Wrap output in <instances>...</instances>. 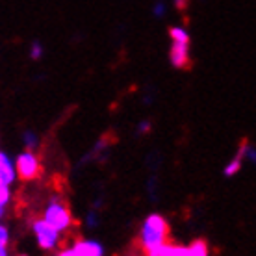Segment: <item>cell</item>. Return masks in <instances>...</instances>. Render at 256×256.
<instances>
[{
  "label": "cell",
  "instance_id": "6da1fadb",
  "mask_svg": "<svg viewBox=\"0 0 256 256\" xmlns=\"http://www.w3.org/2000/svg\"><path fill=\"white\" fill-rule=\"evenodd\" d=\"M169 242V223L162 214H148L147 218L141 221L140 226V244L147 250L156 245H162Z\"/></svg>",
  "mask_w": 256,
  "mask_h": 256
},
{
  "label": "cell",
  "instance_id": "7a4b0ae2",
  "mask_svg": "<svg viewBox=\"0 0 256 256\" xmlns=\"http://www.w3.org/2000/svg\"><path fill=\"white\" fill-rule=\"evenodd\" d=\"M169 39H171V48H169V62L174 69H184L190 65V45L192 38L184 26H171L169 28Z\"/></svg>",
  "mask_w": 256,
  "mask_h": 256
},
{
  "label": "cell",
  "instance_id": "3957f363",
  "mask_svg": "<svg viewBox=\"0 0 256 256\" xmlns=\"http://www.w3.org/2000/svg\"><path fill=\"white\" fill-rule=\"evenodd\" d=\"M41 218L45 219L50 226H54L60 234L69 232L70 228H72V223H74L70 208L67 206V202L62 200L60 197H50V200H48L45 204V208H43V216H41Z\"/></svg>",
  "mask_w": 256,
  "mask_h": 256
},
{
  "label": "cell",
  "instance_id": "277c9868",
  "mask_svg": "<svg viewBox=\"0 0 256 256\" xmlns=\"http://www.w3.org/2000/svg\"><path fill=\"white\" fill-rule=\"evenodd\" d=\"M30 230L34 234V240H36V244L41 250H45V252H52V250L60 249V245H62V236L64 234H60L54 226L46 223L43 218H36L32 219V223H30Z\"/></svg>",
  "mask_w": 256,
  "mask_h": 256
},
{
  "label": "cell",
  "instance_id": "5b68a950",
  "mask_svg": "<svg viewBox=\"0 0 256 256\" xmlns=\"http://www.w3.org/2000/svg\"><path fill=\"white\" fill-rule=\"evenodd\" d=\"M13 164H15L17 178L24 180V182H32V180L39 178L41 173H43L41 158L34 150H22V152H19L13 158Z\"/></svg>",
  "mask_w": 256,
  "mask_h": 256
},
{
  "label": "cell",
  "instance_id": "8992f818",
  "mask_svg": "<svg viewBox=\"0 0 256 256\" xmlns=\"http://www.w3.org/2000/svg\"><path fill=\"white\" fill-rule=\"evenodd\" d=\"M70 249L74 256H104L106 249L98 240H91V238H78L74 244L70 245Z\"/></svg>",
  "mask_w": 256,
  "mask_h": 256
},
{
  "label": "cell",
  "instance_id": "52a82bcc",
  "mask_svg": "<svg viewBox=\"0 0 256 256\" xmlns=\"http://www.w3.org/2000/svg\"><path fill=\"white\" fill-rule=\"evenodd\" d=\"M171 256H210V247L204 240H193L190 245H174Z\"/></svg>",
  "mask_w": 256,
  "mask_h": 256
},
{
  "label": "cell",
  "instance_id": "ba28073f",
  "mask_svg": "<svg viewBox=\"0 0 256 256\" xmlns=\"http://www.w3.org/2000/svg\"><path fill=\"white\" fill-rule=\"evenodd\" d=\"M17 182V173H15V164L13 158L8 152L0 150V186H10Z\"/></svg>",
  "mask_w": 256,
  "mask_h": 256
},
{
  "label": "cell",
  "instance_id": "9c48e42d",
  "mask_svg": "<svg viewBox=\"0 0 256 256\" xmlns=\"http://www.w3.org/2000/svg\"><path fill=\"white\" fill-rule=\"evenodd\" d=\"M247 141L245 140L242 141V145H240V148H238V154L232 158V160H228L226 164H224L223 167V174L226 176V178H232V176H236L240 171H242V167H244V152H245V147H247Z\"/></svg>",
  "mask_w": 256,
  "mask_h": 256
},
{
  "label": "cell",
  "instance_id": "30bf717a",
  "mask_svg": "<svg viewBox=\"0 0 256 256\" xmlns=\"http://www.w3.org/2000/svg\"><path fill=\"white\" fill-rule=\"evenodd\" d=\"M39 136L34 132L32 128H28V130H24L22 132V145H24V150H38L39 148Z\"/></svg>",
  "mask_w": 256,
  "mask_h": 256
},
{
  "label": "cell",
  "instance_id": "8fae6325",
  "mask_svg": "<svg viewBox=\"0 0 256 256\" xmlns=\"http://www.w3.org/2000/svg\"><path fill=\"white\" fill-rule=\"evenodd\" d=\"M171 249H173V244H166L162 245H156L152 249H147V256H171Z\"/></svg>",
  "mask_w": 256,
  "mask_h": 256
},
{
  "label": "cell",
  "instance_id": "7c38bea8",
  "mask_svg": "<svg viewBox=\"0 0 256 256\" xmlns=\"http://www.w3.org/2000/svg\"><path fill=\"white\" fill-rule=\"evenodd\" d=\"M28 54H30V60L39 62V60L43 58V54H45V46H43V43H41V41H32Z\"/></svg>",
  "mask_w": 256,
  "mask_h": 256
},
{
  "label": "cell",
  "instance_id": "4fadbf2b",
  "mask_svg": "<svg viewBox=\"0 0 256 256\" xmlns=\"http://www.w3.org/2000/svg\"><path fill=\"white\" fill-rule=\"evenodd\" d=\"M12 198H13L12 188H10V186H0V208H4V210H6L8 204L12 202Z\"/></svg>",
  "mask_w": 256,
  "mask_h": 256
},
{
  "label": "cell",
  "instance_id": "5bb4252c",
  "mask_svg": "<svg viewBox=\"0 0 256 256\" xmlns=\"http://www.w3.org/2000/svg\"><path fill=\"white\" fill-rule=\"evenodd\" d=\"M100 218H98V212L96 210H90L88 212V216H86V224L90 226V228H95L96 224H98Z\"/></svg>",
  "mask_w": 256,
  "mask_h": 256
},
{
  "label": "cell",
  "instance_id": "9a60e30c",
  "mask_svg": "<svg viewBox=\"0 0 256 256\" xmlns=\"http://www.w3.org/2000/svg\"><path fill=\"white\" fill-rule=\"evenodd\" d=\"M52 256H74V252H72V249L69 247H62V249H56L52 250Z\"/></svg>",
  "mask_w": 256,
  "mask_h": 256
},
{
  "label": "cell",
  "instance_id": "2e32d148",
  "mask_svg": "<svg viewBox=\"0 0 256 256\" xmlns=\"http://www.w3.org/2000/svg\"><path fill=\"white\" fill-rule=\"evenodd\" d=\"M148 130H150V122H148V121H141L140 124H138V136L147 134Z\"/></svg>",
  "mask_w": 256,
  "mask_h": 256
},
{
  "label": "cell",
  "instance_id": "e0dca14e",
  "mask_svg": "<svg viewBox=\"0 0 256 256\" xmlns=\"http://www.w3.org/2000/svg\"><path fill=\"white\" fill-rule=\"evenodd\" d=\"M154 15H158V17H164V15H166V4H164V2H158V4L154 6Z\"/></svg>",
  "mask_w": 256,
  "mask_h": 256
},
{
  "label": "cell",
  "instance_id": "ac0fdd59",
  "mask_svg": "<svg viewBox=\"0 0 256 256\" xmlns=\"http://www.w3.org/2000/svg\"><path fill=\"white\" fill-rule=\"evenodd\" d=\"M6 218V210L4 208H0V223H2V219Z\"/></svg>",
  "mask_w": 256,
  "mask_h": 256
},
{
  "label": "cell",
  "instance_id": "d6986e66",
  "mask_svg": "<svg viewBox=\"0 0 256 256\" xmlns=\"http://www.w3.org/2000/svg\"><path fill=\"white\" fill-rule=\"evenodd\" d=\"M20 256H26V254H20Z\"/></svg>",
  "mask_w": 256,
  "mask_h": 256
}]
</instances>
